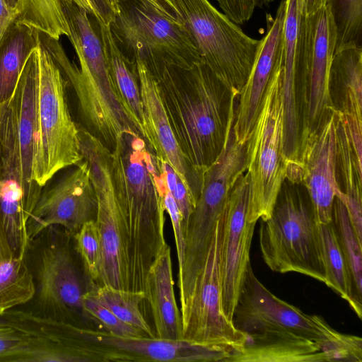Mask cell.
Instances as JSON below:
<instances>
[{
    "label": "cell",
    "mask_w": 362,
    "mask_h": 362,
    "mask_svg": "<svg viewBox=\"0 0 362 362\" xmlns=\"http://www.w3.org/2000/svg\"><path fill=\"white\" fill-rule=\"evenodd\" d=\"M301 15L298 0H287L282 38V95L284 109V150L289 160L300 153L303 127L302 100L296 79L298 39Z\"/></svg>",
    "instance_id": "cell-22"
},
{
    "label": "cell",
    "mask_w": 362,
    "mask_h": 362,
    "mask_svg": "<svg viewBox=\"0 0 362 362\" xmlns=\"http://www.w3.org/2000/svg\"><path fill=\"white\" fill-rule=\"evenodd\" d=\"M90 1L100 17V21L98 22L110 23L113 18L105 0H90Z\"/></svg>",
    "instance_id": "cell-46"
},
{
    "label": "cell",
    "mask_w": 362,
    "mask_h": 362,
    "mask_svg": "<svg viewBox=\"0 0 362 362\" xmlns=\"http://www.w3.org/2000/svg\"><path fill=\"white\" fill-rule=\"evenodd\" d=\"M73 239L64 228L51 226L28 242L25 257L35 284L30 311L64 323L94 328L95 322L83 304L90 288L83 282Z\"/></svg>",
    "instance_id": "cell-5"
},
{
    "label": "cell",
    "mask_w": 362,
    "mask_h": 362,
    "mask_svg": "<svg viewBox=\"0 0 362 362\" xmlns=\"http://www.w3.org/2000/svg\"><path fill=\"white\" fill-rule=\"evenodd\" d=\"M40 42V33L14 22L0 44V104L14 94L29 54Z\"/></svg>",
    "instance_id": "cell-28"
},
{
    "label": "cell",
    "mask_w": 362,
    "mask_h": 362,
    "mask_svg": "<svg viewBox=\"0 0 362 362\" xmlns=\"http://www.w3.org/2000/svg\"><path fill=\"white\" fill-rule=\"evenodd\" d=\"M61 4L69 25L67 37L79 66L69 60L58 40L47 37L43 46L71 84L86 129L112 151L123 134H141L116 93L100 36L88 13L71 1Z\"/></svg>",
    "instance_id": "cell-3"
},
{
    "label": "cell",
    "mask_w": 362,
    "mask_h": 362,
    "mask_svg": "<svg viewBox=\"0 0 362 362\" xmlns=\"http://www.w3.org/2000/svg\"><path fill=\"white\" fill-rule=\"evenodd\" d=\"M60 1H71L76 4L77 6H80L81 8H83L86 12L88 13V15H90L92 17H93L95 20V21H100V17L94 8L93 5L92 4L90 0H59Z\"/></svg>",
    "instance_id": "cell-47"
},
{
    "label": "cell",
    "mask_w": 362,
    "mask_h": 362,
    "mask_svg": "<svg viewBox=\"0 0 362 362\" xmlns=\"http://www.w3.org/2000/svg\"><path fill=\"white\" fill-rule=\"evenodd\" d=\"M17 11L10 8L4 0H0V44L12 24L16 21Z\"/></svg>",
    "instance_id": "cell-43"
},
{
    "label": "cell",
    "mask_w": 362,
    "mask_h": 362,
    "mask_svg": "<svg viewBox=\"0 0 362 362\" xmlns=\"http://www.w3.org/2000/svg\"><path fill=\"white\" fill-rule=\"evenodd\" d=\"M1 140H0V164H1Z\"/></svg>",
    "instance_id": "cell-49"
},
{
    "label": "cell",
    "mask_w": 362,
    "mask_h": 362,
    "mask_svg": "<svg viewBox=\"0 0 362 362\" xmlns=\"http://www.w3.org/2000/svg\"><path fill=\"white\" fill-rule=\"evenodd\" d=\"M243 346L227 362H322L326 358L320 345L291 334H245Z\"/></svg>",
    "instance_id": "cell-25"
},
{
    "label": "cell",
    "mask_w": 362,
    "mask_h": 362,
    "mask_svg": "<svg viewBox=\"0 0 362 362\" xmlns=\"http://www.w3.org/2000/svg\"><path fill=\"white\" fill-rule=\"evenodd\" d=\"M117 6L110 29L117 46L132 63L142 62L156 77L165 66L188 69L202 62L183 23L140 0H117Z\"/></svg>",
    "instance_id": "cell-6"
},
{
    "label": "cell",
    "mask_w": 362,
    "mask_h": 362,
    "mask_svg": "<svg viewBox=\"0 0 362 362\" xmlns=\"http://www.w3.org/2000/svg\"><path fill=\"white\" fill-rule=\"evenodd\" d=\"M35 284L25 256L0 262V315L32 300Z\"/></svg>",
    "instance_id": "cell-31"
},
{
    "label": "cell",
    "mask_w": 362,
    "mask_h": 362,
    "mask_svg": "<svg viewBox=\"0 0 362 362\" xmlns=\"http://www.w3.org/2000/svg\"><path fill=\"white\" fill-rule=\"evenodd\" d=\"M171 1L202 62L238 97L250 73L260 40L246 35L208 0Z\"/></svg>",
    "instance_id": "cell-9"
},
{
    "label": "cell",
    "mask_w": 362,
    "mask_h": 362,
    "mask_svg": "<svg viewBox=\"0 0 362 362\" xmlns=\"http://www.w3.org/2000/svg\"><path fill=\"white\" fill-rule=\"evenodd\" d=\"M26 340L17 330L0 325V361L21 362Z\"/></svg>",
    "instance_id": "cell-39"
},
{
    "label": "cell",
    "mask_w": 362,
    "mask_h": 362,
    "mask_svg": "<svg viewBox=\"0 0 362 362\" xmlns=\"http://www.w3.org/2000/svg\"><path fill=\"white\" fill-rule=\"evenodd\" d=\"M78 134L98 204L95 221L101 247L98 285L128 290L124 239L111 174L112 151L86 129L78 127Z\"/></svg>",
    "instance_id": "cell-11"
},
{
    "label": "cell",
    "mask_w": 362,
    "mask_h": 362,
    "mask_svg": "<svg viewBox=\"0 0 362 362\" xmlns=\"http://www.w3.org/2000/svg\"><path fill=\"white\" fill-rule=\"evenodd\" d=\"M250 194V179L245 172L235 182L221 214L219 270L222 305L231 321L250 264V251L256 223L249 220Z\"/></svg>",
    "instance_id": "cell-14"
},
{
    "label": "cell",
    "mask_w": 362,
    "mask_h": 362,
    "mask_svg": "<svg viewBox=\"0 0 362 362\" xmlns=\"http://www.w3.org/2000/svg\"><path fill=\"white\" fill-rule=\"evenodd\" d=\"M320 349L326 361H362V339L354 335L338 332L323 342Z\"/></svg>",
    "instance_id": "cell-37"
},
{
    "label": "cell",
    "mask_w": 362,
    "mask_h": 362,
    "mask_svg": "<svg viewBox=\"0 0 362 362\" xmlns=\"http://www.w3.org/2000/svg\"><path fill=\"white\" fill-rule=\"evenodd\" d=\"M138 76L144 115V139L156 157L169 164L197 203L203 176L180 148L168 117L158 82L139 60L134 62Z\"/></svg>",
    "instance_id": "cell-16"
},
{
    "label": "cell",
    "mask_w": 362,
    "mask_h": 362,
    "mask_svg": "<svg viewBox=\"0 0 362 362\" xmlns=\"http://www.w3.org/2000/svg\"><path fill=\"white\" fill-rule=\"evenodd\" d=\"M259 242L264 262L278 273L297 272L326 283L319 222L302 184L285 179Z\"/></svg>",
    "instance_id": "cell-4"
},
{
    "label": "cell",
    "mask_w": 362,
    "mask_h": 362,
    "mask_svg": "<svg viewBox=\"0 0 362 362\" xmlns=\"http://www.w3.org/2000/svg\"><path fill=\"white\" fill-rule=\"evenodd\" d=\"M221 214L204 267L188 302L180 313L183 339L223 347L229 349L232 354L243 346L246 336L235 327L233 321L228 319L223 309L219 270Z\"/></svg>",
    "instance_id": "cell-12"
},
{
    "label": "cell",
    "mask_w": 362,
    "mask_h": 362,
    "mask_svg": "<svg viewBox=\"0 0 362 362\" xmlns=\"http://www.w3.org/2000/svg\"><path fill=\"white\" fill-rule=\"evenodd\" d=\"M145 294L151 310L156 337L166 339H183L182 316L174 292L171 250L168 243L148 269Z\"/></svg>",
    "instance_id": "cell-23"
},
{
    "label": "cell",
    "mask_w": 362,
    "mask_h": 362,
    "mask_svg": "<svg viewBox=\"0 0 362 362\" xmlns=\"http://www.w3.org/2000/svg\"><path fill=\"white\" fill-rule=\"evenodd\" d=\"M337 115V163L339 164L344 190L336 194L344 204L351 223L358 241L362 244V167L356 160L346 125Z\"/></svg>",
    "instance_id": "cell-29"
},
{
    "label": "cell",
    "mask_w": 362,
    "mask_h": 362,
    "mask_svg": "<svg viewBox=\"0 0 362 362\" xmlns=\"http://www.w3.org/2000/svg\"><path fill=\"white\" fill-rule=\"evenodd\" d=\"M37 46L27 57L12 96L24 175L30 185L36 186L39 185L33 177V165L39 80Z\"/></svg>",
    "instance_id": "cell-24"
},
{
    "label": "cell",
    "mask_w": 362,
    "mask_h": 362,
    "mask_svg": "<svg viewBox=\"0 0 362 362\" xmlns=\"http://www.w3.org/2000/svg\"><path fill=\"white\" fill-rule=\"evenodd\" d=\"M15 256L8 243L5 230L0 220V262L10 259Z\"/></svg>",
    "instance_id": "cell-45"
},
{
    "label": "cell",
    "mask_w": 362,
    "mask_h": 362,
    "mask_svg": "<svg viewBox=\"0 0 362 362\" xmlns=\"http://www.w3.org/2000/svg\"><path fill=\"white\" fill-rule=\"evenodd\" d=\"M74 240L86 276L91 284L98 285L101 247L95 221H90L84 223L74 235Z\"/></svg>",
    "instance_id": "cell-35"
},
{
    "label": "cell",
    "mask_w": 362,
    "mask_h": 362,
    "mask_svg": "<svg viewBox=\"0 0 362 362\" xmlns=\"http://www.w3.org/2000/svg\"><path fill=\"white\" fill-rule=\"evenodd\" d=\"M334 111L362 116V49L350 44L334 52L329 73Z\"/></svg>",
    "instance_id": "cell-27"
},
{
    "label": "cell",
    "mask_w": 362,
    "mask_h": 362,
    "mask_svg": "<svg viewBox=\"0 0 362 362\" xmlns=\"http://www.w3.org/2000/svg\"><path fill=\"white\" fill-rule=\"evenodd\" d=\"M55 185L42 192L25 223L28 241L51 226L73 235L88 221H95L97 199L90 169L83 160Z\"/></svg>",
    "instance_id": "cell-15"
},
{
    "label": "cell",
    "mask_w": 362,
    "mask_h": 362,
    "mask_svg": "<svg viewBox=\"0 0 362 362\" xmlns=\"http://www.w3.org/2000/svg\"><path fill=\"white\" fill-rule=\"evenodd\" d=\"M287 0H281L275 18L267 23L249 76L238 97L233 131L235 141L245 144L253 128L281 44Z\"/></svg>",
    "instance_id": "cell-20"
},
{
    "label": "cell",
    "mask_w": 362,
    "mask_h": 362,
    "mask_svg": "<svg viewBox=\"0 0 362 362\" xmlns=\"http://www.w3.org/2000/svg\"><path fill=\"white\" fill-rule=\"evenodd\" d=\"M0 325L9 326L25 338V362H93L78 334L80 327L16 308L0 315Z\"/></svg>",
    "instance_id": "cell-17"
},
{
    "label": "cell",
    "mask_w": 362,
    "mask_h": 362,
    "mask_svg": "<svg viewBox=\"0 0 362 362\" xmlns=\"http://www.w3.org/2000/svg\"><path fill=\"white\" fill-rule=\"evenodd\" d=\"M4 1L10 8L14 9L17 11L21 0H4Z\"/></svg>",
    "instance_id": "cell-48"
},
{
    "label": "cell",
    "mask_w": 362,
    "mask_h": 362,
    "mask_svg": "<svg viewBox=\"0 0 362 362\" xmlns=\"http://www.w3.org/2000/svg\"><path fill=\"white\" fill-rule=\"evenodd\" d=\"M0 215L14 216L24 211L27 221L42 187L25 180L12 98L0 104Z\"/></svg>",
    "instance_id": "cell-21"
},
{
    "label": "cell",
    "mask_w": 362,
    "mask_h": 362,
    "mask_svg": "<svg viewBox=\"0 0 362 362\" xmlns=\"http://www.w3.org/2000/svg\"><path fill=\"white\" fill-rule=\"evenodd\" d=\"M80 336L91 344L125 354L130 361H226L231 354L223 347L202 344L185 339L124 338L96 328L81 327Z\"/></svg>",
    "instance_id": "cell-19"
},
{
    "label": "cell",
    "mask_w": 362,
    "mask_h": 362,
    "mask_svg": "<svg viewBox=\"0 0 362 362\" xmlns=\"http://www.w3.org/2000/svg\"><path fill=\"white\" fill-rule=\"evenodd\" d=\"M337 115L333 112L316 132L304 137L300 161L301 184L306 189L319 223L332 221L333 204L340 187L337 178Z\"/></svg>",
    "instance_id": "cell-18"
},
{
    "label": "cell",
    "mask_w": 362,
    "mask_h": 362,
    "mask_svg": "<svg viewBox=\"0 0 362 362\" xmlns=\"http://www.w3.org/2000/svg\"><path fill=\"white\" fill-rule=\"evenodd\" d=\"M111 174L124 239L128 290L145 293L148 269L164 245L165 208L156 156L140 134H124L112 150Z\"/></svg>",
    "instance_id": "cell-1"
},
{
    "label": "cell",
    "mask_w": 362,
    "mask_h": 362,
    "mask_svg": "<svg viewBox=\"0 0 362 362\" xmlns=\"http://www.w3.org/2000/svg\"><path fill=\"white\" fill-rule=\"evenodd\" d=\"M39 80L33 177L40 187L61 170L83 160L78 125L66 98L67 80L49 52L37 46Z\"/></svg>",
    "instance_id": "cell-8"
},
{
    "label": "cell",
    "mask_w": 362,
    "mask_h": 362,
    "mask_svg": "<svg viewBox=\"0 0 362 362\" xmlns=\"http://www.w3.org/2000/svg\"><path fill=\"white\" fill-rule=\"evenodd\" d=\"M167 18L182 23L180 15L171 0H140Z\"/></svg>",
    "instance_id": "cell-42"
},
{
    "label": "cell",
    "mask_w": 362,
    "mask_h": 362,
    "mask_svg": "<svg viewBox=\"0 0 362 362\" xmlns=\"http://www.w3.org/2000/svg\"><path fill=\"white\" fill-rule=\"evenodd\" d=\"M158 160V165L162 171L168 190L171 193L182 216L184 228L192 213L196 203L191 197L185 184L166 162Z\"/></svg>",
    "instance_id": "cell-38"
},
{
    "label": "cell",
    "mask_w": 362,
    "mask_h": 362,
    "mask_svg": "<svg viewBox=\"0 0 362 362\" xmlns=\"http://www.w3.org/2000/svg\"><path fill=\"white\" fill-rule=\"evenodd\" d=\"M95 22L116 93L126 112L144 139V115L135 64L132 63L117 46L110 23Z\"/></svg>",
    "instance_id": "cell-26"
},
{
    "label": "cell",
    "mask_w": 362,
    "mask_h": 362,
    "mask_svg": "<svg viewBox=\"0 0 362 362\" xmlns=\"http://www.w3.org/2000/svg\"><path fill=\"white\" fill-rule=\"evenodd\" d=\"M336 38V26L328 4L307 18L301 16L296 79L303 100L302 141L317 131L334 112L329 93V73Z\"/></svg>",
    "instance_id": "cell-10"
},
{
    "label": "cell",
    "mask_w": 362,
    "mask_h": 362,
    "mask_svg": "<svg viewBox=\"0 0 362 362\" xmlns=\"http://www.w3.org/2000/svg\"><path fill=\"white\" fill-rule=\"evenodd\" d=\"M327 4L336 26L335 51L350 44L361 45L362 0H329Z\"/></svg>",
    "instance_id": "cell-34"
},
{
    "label": "cell",
    "mask_w": 362,
    "mask_h": 362,
    "mask_svg": "<svg viewBox=\"0 0 362 362\" xmlns=\"http://www.w3.org/2000/svg\"><path fill=\"white\" fill-rule=\"evenodd\" d=\"M223 11L238 25L249 21L257 8L268 6L274 0H216Z\"/></svg>",
    "instance_id": "cell-40"
},
{
    "label": "cell",
    "mask_w": 362,
    "mask_h": 362,
    "mask_svg": "<svg viewBox=\"0 0 362 362\" xmlns=\"http://www.w3.org/2000/svg\"><path fill=\"white\" fill-rule=\"evenodd\" d=\"M325 284L346 300L358 317H362V303L356 298L352 275L340 247L332 221L319 223Z\"/></svg>",
    "instance_id": "cell-30"
},
{
    "label": "cell",
    "mask_w": 362,
    "mask_h": 362,
    "mask_svg": "<svg viewBox=\"0 0 362 362\" xmlns=\"http://www.w3.org/2000/svg\"><path fill=\"white\" fill-rule=\"evenodd\" d=\"M281 42L259 112L246 142L245 172L250 184L248 216L251 222L269 218L286 177Z\"/></svg>",
    "instance_id": "cell-7"
},
{
    "label": "cell",
    "mask_w": 362,
    "mask_h": 362,
    "mask_svg": "<svg viewBox=\"0 0 362 362\" xmlns=\"http://www.w3.org/2000/svg\"><path fill=\"white\" fill-rule=\"evenodd\" d=\"M83 304L86 313L98 325V329L119 337H148L140 329L123 322L97 301L90 293L89 290L83 296Z\"/></svg>",
    "instance_id": "cell-36"
},
{
    "label": "cell",
    "mask_w": 362,
    "mask_h": 362,
    "mask_svg": "<svg viewBox=\"0 0 362 362\" xmlns=\"http://www.w3.org/2000/svg\"><path fill=\"white\" fill-rule=\"evenodd\" d=\"M332 223L349 264L356 298L362 303V244L354 230L344 204L337 197L333 204Z\"/></svg>",
    "instance_id": "cell-33"
},
{
    "label": "cell",
    "mask_w": 362,
    "mask_h": 362,
    "mask_svg": "<svg viewBox=\"0 0 362 362\" xmlns=\"http://www.w3.org/2000/svg\"><path fill=\"white\" fill-rule=\"evenodd\" d=\"M155 78L178 144L204 177L224 146L238 96L202 62L165 66Z\"/></svg>",
    "instance_id": "cell-2"
},
{
    "label": "cell",
    "mask_w": 362,
    "mask_h": 362,
    "mask_svg": "<svg viewBox=\"0 0 362 362\" xmlns=\"http://www.w3.org/2000/svg\"><path fill=\"white\" fill-rule=\"evenodd\" d=\"M233 322L245 334H291L313 341L320 346L338 332L322 317L308 315L274 296L256 277L251 264L247 270Z\"/></svg>",
    "instance_id": "cell-13"
},
{
    "label": "cell",
    "mask_w": 362,
    "mask_h": 362,
    "mask_svg": "<svg viewBox=\"0 0 362 362\" xmlns=\"http://www.w3.org/2000/svg\"><path fill=\"white\" fill-rule=\"evenodd\" d=\"M89 292L121 320L140 329L148 337H156L140 309L141 303L146 300L144 292L95 284L91 285Z\"/></svg>",
    "instance_id": "cell-32"
},
{
    "label": "cell",
    "mask_w": 362,
    "mask_h": 362,
    "mask_svg": "<svg viewBox=\"0 0 362 362\" xmlns=\"http://www.w3.org/2000/svg\"><path fill=\"white\" fill-rule=\"evenodd\" d=\"M165 211H167L172 223L177 250L178 268L184 261L185 252V233L182 216L168 187L162 192Z\"/></svg>",
    "instance_id": "cell-41"
},
{
    "label": "cell",
    "mask_w": 362,
    "mask_h": 362,
    "mask_svg": "<svg viewBox=\"0 0 362 362\" xmlns=\"http://www.w3.org/2000/svg\"><path fill=\"white\" fill-rule=\"evenodd\" d=\"M329 0H298L300 15L307 18L326 6Z\"/></svg>",
    "instance_id": "cell-44"
}]
</instances>
